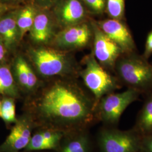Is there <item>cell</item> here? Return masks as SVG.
I'll use <instances>...</instances> for the list:
<instances>
[{"label":"cell","mask_w":152,"mask_h":152,"mask_svg":"<svg viewBox=\"0 0 152 152\" xmlns=\"http://www.w3.org/2000/svg\"><path fill=\"white\" fill-rule=\"evenodd\" d=\"M29 114L37 127L65 134L83 130L96 118L95 102L80 88L64 82L46 88Z\"/></svg>","instance_id":"obj_1"},{"label":"cell","mask_w":152,"mask_h":152,"mask_svg":"<svg viewBox=\"0 0 152 152\" xmlns=\"http://www.w3.org/2000/svg\"><path fill=\"white\" fill-rule=\"evenodd\" d=\"M114 72L122 85L140 94L152 93V64L137 52L122 55Z\"/></svg>","instance_id":"obj_2"},{"label":"cell","mask_w":152,"mask_h":152,"mask_svg":"<svg viewBox=\"0 0 152 152\" xmlns=\"http://www.w3.org/2000/svg\"><path fill=\"white\" fill-rule=\"evenodd\" d=\"M85 68L81 76L85 85L94 96L96 107L99 101L105 95L121 87L117 77L112 75L101 65L92 54L84 59Z\"/></svg>","instance_id":"obj_3"},{"label":"cell","mask_w":152,"mask_h":152,"mask_svg":"<svg viewBox=\"0 0 152 152\" xmlns=\"http://www.w3.org/2000/svg\"><path fill=\"white\" fill-rule=\"evenodd\" d=\"M140 95L137 91L128 88L123 92L105 95L96 105V118L107 124H116L126 108L137 100Z\"/></svg>","instance_id":"obj_4"},{"label":"cell","mask_w":152,"mask_h":152,"mask_svg":"<svg viewBox=\"0 0 152 152\" xmlns=\"http://www.w3.org/2000/svg\"><path fill=\"white\" fill-rule=\"evenodd\" d=\"M141 138L132 131L104 129L98 136L100 152H138Z\"/></svg>","instance_id":"obj_5"},{"label":"cell","mask_w":152,"mask_h":152,"mask_svg":"<svg viewBox=\"0 0 152 152\" xmlns=\"http://www.w3.org/2000/svg\"><path fill=\"white\" fill-rule=\"evenodd\" d=\"M30 56L38 72L45 77L60 75L65 73L69 62L66 55L54 49H33Z\"/></svg>","instance_id":"obj_6"},{"label":"cell","mask_w":152,"mask_h":152,"mask_svg":"<svg viewBox=\"0 0 152 152\" xmlns=\"http://www.w3.org/2000/svg\"><path fill=\"white\" fill-rule=\"evenodd\" d=\"M93 30V55L105 69L114 71L116 61L123 54L120 47L100 29L95 22H91Z\"/></svg>","instance_id":"obj_7"},{"label":"cell","mask_w":152,"mask_h":152,"mask_svg":"<svg viewBox=\"0 0 152 152\" xmlns=\"http://www.w3.org/2000/svg\"><path fill=\"white\" fill-rule=\"evenodd\" d=\"M36 127L31 114L25 113L18 117L10 134L0 145V152H19L24 149L31 140L33 130Z\"/></svg>","instance_id":"obj_8"},{"label":"cell","mask_w":152,"mask_h":152,"mask_svg":"<svg viewBox=\"0 0 152 152\" xmlns=\"http://www.w3.org/2000/svg\"><path fill=\"white\" fill-rule=\"evenodd\" d=\"M96 24L109 38L120 47L124 54L137 52L135 41L125 21L109 18Z\"/></svg>","instance_id":"obj_9"},{"label":"cell","mask_w":152,"mask_h":152,"mask_svg":"<svg viewBox=\"0 0 152 152\" xmlns=\"http://www.w3.org/2000/svg\"><path fill=\"white\" fill-rule=\"evenodd\" d=\"M93 38L91 23L86 22L66 28L56 37V44L61 48H81L86 46Z\"/></svg>","instance_id":"obj_10"},{"label":"cell","mask_w":152,"mask_h":152,"mask_svg":"<svg viewBox=\"0 0 152 152\" xmlns=\"http://www.w3.org/2000/svg\"><path fill=\"white\" fill-rule=\"evenodd\" d=\"M59 22L66 27L83 22L86 11L80 0H64L57 9Z\"/></svg>","instance_id":"obj_11"},{"label":"cell","mask_w":152,"mask_h":152,"mask_svg":"<svg viewBox=\"0 0 152 152\" xmlns=\"http://www.w3.org/2000/svg\"><path fill=\"white\" fill-rule=\"evenodd\" d=\"M16 80L19 85L27 92L34 91L38 86V80L26 60L18 56L15 62Z\"/></svg>","instance_id":"obj_12"},{"label":"cell","mask_w":152,"mask_h":152,"mask_svg":"<svg viewBox=\"0 0 152 152\" xmlns=\"http://www.w3.org/2000/svg\"><path fill=\"white\" fill-rule=\"evenodd\" d=\"M17 13L11 12L0 18V40L7 49H11L20 39L16 24Z\"/></svg>","instance_id":"obj_13"},{"label":"cell","mask_w":152,"mask_h":152,"mask_svg":"<svg viewBox=\"0 0 152 152\" xmlns=\"http://www.w3.org/2000/svg\"><path fill=\"white\" fill-rule=\"evenodd\" d=\"M68 137L60 145L59 152H90L91 141L88 134L82 130L67 134Z\"/></svg>","instance_id":"obj_14"},{"label":"cell","mask_w":152,"mask_h":152,"mask_svg":"<svg viewBox=\"0 0 152 152\" xmlns=\"http://www.w3.org/2000/svg\"><path fill=\"white\" fill-rule=\"evenodd\" d=\"M53 33L51 22L49 16L44 13L36 14L30 31L33 41L38 44L48 42Z\"/></svg>","instance_id":"obj_15"},{"label":"cell","mask_w":152,"mask_h":152,"mask_svg":"<svg viewBox=\"0 0 152 152\" xmlns=\"http://www.w3.org/2000/svg\"><path fill=\"white\" fill-rule=\"evenodd\" d=\"M136 129L142 136L152 134V93L149 94L139 113Z\"/></svg>","instance_id":"obj_16"},{"label":"cell","mask_w":152,"mask_h":152,"mask_svg":"<svg viewBox=\"0 0 152 152\" xmlns=\"http://www.w3.org/2000/svg\"><path fill=\"white\" fill-rule=\"evenodd\" d=\"M0 95L15 98L19 91L10 69L5 65H0Z\"/></svg>","instance_id":"obj_17"},{"label":"cell","mask_w":152,"mask_h":152,"mask_svg":"<svg viewBox=\"0 0 152 152\" xmlns=\"http://www.w3.org/2000/svg\"><path fill=\"white\" fill-rule=\"evenodd\" d=\"M37 12L31 6L23 8L16 14V24L18 28L20 39L28 32H30Z\"/></svg>","instance_id":"obj_18"},{"label":"cell","mask_w":152,"mask_h":152,"mask_svg":"<svg viewBox=\"0 0 152 152\" xmlns=\"http://www.w3.org/2000/svg\"><path fill=\"white\" fill-rule=\"evenodd\" d=\"M61 142L49 140L41 135L39 131L34 133L31 138L27 147L24 149L25 152L39 151L45 150L58 151Z\"/></svg>","instance_id":"obj_19"},{"label":"cell","mask_w":152,"mask_h":152,"mask_svg":"<svg viewBox=\"0 0 152 152\" xmlns=\"http://www.w3.org/2000/svg\"><path fill=\"white\" fill-rule=\"evenodd\" d=\"M0 118L7 126L16 123L18 117L16 116L14 98L7 96L3 99L1 102Z\"/></svg>","instance_id":"obj_20"},{"label":"cell","mask_w":152,"mask_h":152,"mask_svg":"<svg viewBox=\"0 0 152 152\" xmlns=\"http://www.w3.org/2000/svg\"><path fill=\"white\" fill-rule=\"evenodd\" d=\"M105 10L110 18L125 21V0H106Z\"/></svg>","instance_id":"obj_21"},{"label":"cell","mask_w":152,"mask_h":152,"mask_svg":"<svg viewBox=\"0 0 152 152\" xmlns=\"http://www.w3.org/2000/svg\"><path fill=\"white\" fill-rule=\"evenodd\" d=\"M90 10L96 14H102L106 9V0H83Z\"/></svg>","instance_id":"obj_22"},{"label":"cell","mask_w":152,"mask_h":152,"mask_svg":"<svg viewBox=\"0 0 152 152\" xmlns=\"http://www.w3.org/2000/svg\"><path fill=\"white\" fill-rule=\"evenodd\" d=\"M140 151L142 152H152V134L142 137Z\"/></svg>","instance_id":"obj_23"},{"label":"cell","mask_w":152,"mask_h":152,"mask_svg":"<svg viewBox=\"0 0 152 152\" xmlns=\"http://www.w3.org/2000/svg\"><path fill=\"white\" fill-rule=\"evenodd\" d=\"M152 55V29L148 33L145 44V48L142 56L148 60Z\"/></svg>","instance_id":"obj_24"},{"label":"cell","mask_w":152,"mask_h":152,"mask_svg":"<svg viewBox=\"0 0 152 152\" xmlns=\"http://www.w3.org/2000/svg\"><path fill=\"white\" fill-rule=\"evenodd\" d=\"M38 4L42 6H49L53 4L57 0H34Z\"/></svg>","instance_id":"obj_25"},{"label":"cell","mask_w":152,"mask_h":152,"mask_svg":"<svg viewBox=\"0 0 152 152\" xmlns=\"http://www.w3.org/2000/svg\"><path fill=\"white\" fill-rule=\"evenodd\" d=\"M5 46L4 45L2 41L0 40V61L4 59L5 57Z\"/></svg>","instance_id":"obj_26"},{"label":"cell","mask_w":152,"mask_h":152,"mask_svg":"<svg viewBox=\"0 0 152 152\" xmlns=\"http://www.w3.org/2000/svg\"><path fill=\"white\" fill-rule=\"evenodd\" d=\"M9 9V6L5 4L0 2V14H3Z\"/></svg>","instance_id":"obj_27"},{"label":"cell","mask_w":152,"mask_h":152,"mask_svg":"<svg viewBox=\"0 0 152 152\" xmlns=\"http://www.w3.org/2000/svg\"><path fill=\"white\" fill-rule=\"evenodd\" d=\"M1 102L2 101L0 100V110H1Z\"/></svg>","instance_id":"obj_28"},{"label":"cell","mask_w":152,"mask_h":152,"mask_svg":"<svg viewBox=\"0 0 152 152\" xmlns=\"http://www.w3.org/2000/svg\"><path fill=\"white\" fill-rule=\"evenodd\" d=\"M6 1H15V0H6Z\"/></svg>","instance_id":"obj_29"},{"label":"cell","mask_w":152,"mask_h":152,"mask_svg":"<svg viewBox=\"0 0 152 152\" xmlns=\"http://www.w3.org/2000/svg\"><path fill=\"white\" fill-rule=\"evenodd\" d=\"M2 15V14H0V16H1V15Z\"/></svg>","instance_id":"obj_30"}]
</instances>
